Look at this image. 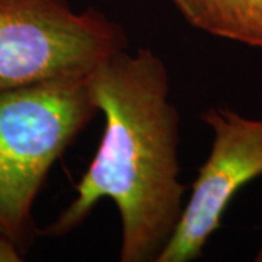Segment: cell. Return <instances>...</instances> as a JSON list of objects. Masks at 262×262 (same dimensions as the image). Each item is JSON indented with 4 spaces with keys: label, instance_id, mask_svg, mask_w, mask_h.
Segmentation results:
<instances>
[{
    "label": "cell",
    "instance_id": "1",
    "mask_svg": "<svg viewBox=\"0 0 262 262\" xmlns=\"http://www.w3.org/2000/svg\"><path fill=\"white\" fill-rule=\"evenodd\" d=\"M89 84L105 118L102 137L75 198L44 234L73 232L108 198L121 219L120 261L158 262L185 206L168 69L151 48H124L89 70Z\"/></svg>",
    "mask_w": 262,
    "mask_h": 262
},
{
    "label": "cell",
    "instance_id": "2",
    "mask_svg": "<svg viewBox=\"0 0 262 262\" xmlns=\"http://www.w3.org/2000/svg\"><path fill=\"white\" fill-rule=\"evenodd\" d=\"M98 114L89 72L0 91V236L22 253L50 169Z\"/></svg>",
    "mask_w": 262,
    "mask_h": 262
},
{
    "label": "cell",
    "instance_id": "3",
    "mask_svg": "<svg viewBox=\"0 0 262 262\" xmlns=\"http://www.w3.org/2000/svg\"><path fill=\"white\" fill-rule=\"evenodd\" d=\"M128 46L121 25L69 0H0V91L89 72Z\"/></svg>",
    "mask_w": 262,
    "mask_h": 262
},
{
    "label": "cell",
    "instance_id": "4",
    "mask_svg": "<svg viewBox=\"0 0 262 262\" xmlns=\"http://www.w3.org/2000/svg\"><path fill=\"white\" fill-rule=\"evenodd\" d=\"M201 121L213 130L211 149L158 262L196 259L222 226L226 208L237 191L262 177V120L211 106L201 114Z\"/></svg>",
    "mask_w": 262,
    "mask_h": 262
},
{
    "label": "cell",
    "instance_id": "5",
    "mask_svg": "<svg viewBox=\"0 0 262 262\" xmlns=\"http://www.w3.org/2000/svg\"><path fill=\"white\" fill-rule=\"evenodd\" d=\"M194 28L262 48V0H172Z\"/></svg>",
    "mask_w": 262,
    "mask_h": 262
},
{
    "label": "cell",
    "instance_id": "6",
    "mask_svg": "<svg viewBox=\"0 0 262 262\" xmlns=\"http://www.w3.org/2000/svg\"><path fill=\"white\" fill-rule=\"evenodd\" d=\"M22 255L16 245L0 236V262H18L22 259Z\"/></svg>",
    "mask_w": 262,
    "mask_h": 262
}]
</instances>
